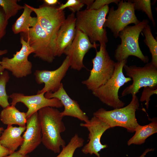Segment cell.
Segmentation results:
<instances>
[{"instance_id": "obj_1", "label": "cell", "mask_w": 157, "mask_h": 157, "mask_svg": "<svg viewBox=\"0 0 157 157\" xmlns=\"http://www.w3.org/2000/svg\"><path fill=\"white\" fill-rule=\"evenodd\" d=\"M42 134V143L48 149L59 153L60 148L66 146L61 134L66 130L63 117L57 108L47 107L38 112Z\"/></svg>"}, {"instance_id": "obj_16", "label": "cell", "mask_w": 157, "mask_h": 157, "mask_svg": "<svg viewBox=\"0 0 157 157\" xmlns=\"http://www.w3.org/2000/svg\"><path fill=\"white\" fill-rule=\"evenodd\" d=\"M25 130L22 136L23 143L17 151L24 155L33 151L42 142L41 129L38 112L27 119Z\"/></svg>"}, {"instance_id": "obj_15", "label": "cell", "mask_w": 157, "mask_h": 157, "mask_svg": "<svg viewBox=\"0 0 157 157\" xmlns=\"http://www.w3.org/2000/svg\"><path fill=\"white\" fill-rule=\"evenodd\" d=\"M44 92L31 95H26L18 92H14L10 96L12 99L11 105L15 106L17 104L21 102L28 108L26 113L27 119L40 109L47 107L56 108L62 107L60 101L55 98L49 99L44 96Z\"/></svg>"}, {"instance_id": "obj_10", "label": "cell", "mask_w": 157, "mask_h": 157, "mask_svg": "<svg viewBox=\"0 0 157 157\" xmlns=\"http://www.w3.org/2000/svg\"><path fill=\"white\" fill-rule=\"evenodd\" d=\"M20 38L22 44L20 50L14 54L11 58L3 57L0 65L4 69L11 72L13 75L17 78L26 76L32 73V64L28 57L34 52L28 42L22 36Z\"/></svg>"}, {"instance_id": "obj_30", "label": "cell", "mask_w": 157, "mask_h": 157, "mask_svg": "<svg viewBox=\"0 0 157 157\" xmlns=\"http://www.w3.org/2000/svg\"><path fill=\"white\" fill-rule=\"evenodd\" d=\"M120 0H96L94 2L89 9L97 10L100 9L106 5L112 3H115L118 5Z\"/></svg>"}, {"instance_id": "obj_14", "label": "cell", "mask_w": 157, "mask_h": 157, "mask_svg": "<svg viewBox=\"0 0 157 157\" xmlns=\"http://www.w3.org/2000/svg\"><path fill=\"white\" fill-rule=\"evenodd\" d=\"M80 125L86 128L89 132L88 142L82 148V152L85 154H94L97 157H101L99 152L108 147L107 145L101 143V138L105 132L110 128V127L94 116L88 122L81 123Z\"/></svg>"}, {"instance_id": "obj_21", "label": "cell", "mask_w": 157, "mask_h": 157, "mask_svg": "<svg viewBox=\"0 0 157 157\" xmlns=\"http://www.w3.org/2000/svg\"><path fill=\"white\" fill-rule=\"evenodd\" d=\"M24 7L23 13L12 25V31L15 34L27 31L34 27L37 22V17L31 16L33 11L28 4H24Z\"/></svg>"}, {"instance_id": "obj_37", "label": "cell", "mask_w": 157, "mask_h": 157, "mask_svg": "<svg viewBox=\"0 0 157 157\" xmlns=\"http://www.w3.org/2000/svg\"><path fill=\"white\" fill-rule=\"evenodd\" d=\"M8 51L7 49L0 50V56L5 54L8 53ZM1 63V61H0V65Z\"/></svg>"}, {"instance_id": "obj_38", "label": "cell", "mask_w": 157, "mask_h": 157, "mask_svg": "<svg viewBox=\"0 0 157 157\" xmlns=\"http://www.w3.org/2000/svg\"><path fill=\"white\" fill-rule=\"evenodd\" d=\"M4 69L3 67L2 66L0 65V74L1 73L4 71Z\"/></svg>"}, {"instance_id": "obj_17", "label": "cell", "mask_w": 157, "mask_h": 157, "mask_svg": "<svg viewBox=\"0 0 157 157\" xmlns=\"http://www.w3.org/2000/svg\"><path fill=\"white\" fill-rule=\"evenodd\" d=\"M44 96L49 99L56 98L60 101L64 107V110L61 112L63 117L70 116L75 117L85 123L89 121L88 117L81 110L78 102L69 96L62 83L57 91L53 93H46Z\"/></svg>"}, {"instance_id": "obj_7", "label": "cell", "mask_w": 157, "mask_h": 157, "mask_svg": "<svg viewBox=\"0 0 157 157\" xmlns=\"http://www.w3.org/2000/svg\"><path fill=\"white\" fill-rule=\"evenodd\" d=\"M21 33V36L33 49L35 57L49 63L53 62L56 57L55 43L42 27L38 20L34 27Z\"/></svg>"}, {"instance_id": "obj_36", "label": "cell", "mask_w": 157, "mask_h": 157, "mask_svg": "<svg viewBox=\"0 0 157 157\" xmlns=\"http://www.w3.org/2000/svg\"><path fill=\"white\" fill-rule=\"evenodd\" d=\"M154 150V149L153 148H148L146 149L142 154L139 156L137 157H145L147 154L148 152L153 151Z\"/></svg>"}, {"instance_id": "obj_31", "label": "cell", "mask_w": 157, "mask_h": 157, "mask_svg": "<svg viewBox=\"0 0 157 157\" xmlns=\"http://www.w3.org/2000/svg\"><path fill=\"white\" fill-rule=\"evenodd\" d=\"M8 23L3 11L0 6V42L5 36L6 32V28Z\"/></svg>"}, {"instance_id": "obj_32", "label": "cell", "mask_w": 157, "mask_h": 157, "mask_svg": "<svg viewBox=\"0 0 157 157\" xmlns=\"http://www.w3.org/2000/svg\"><path fill=\"white\" fill-rule=\"evenodd\" d=\"M10 154V151L4 147L0 143V157H5Z\"/></svg>"}, {"instance_id": "obj_20", "label": "cell", "mask_w": 157, "mask_h": 157, "mask_svg": "<svg viewBox=\"0 0 157 157\" xmlns=\"http://www.w3.org/2000/svg\"><path fill=\"white\" fill-rule=\"evenodd\" d=\"M0 120L3 124L7 126L16 124L19 126L26 127V113L20 112L15 106L9 105L1 111Z\"/></svg>"}, {"instance_id": "obj_3", "label": "cell", "mask_w": 157, "mask_h": 157, "mask_svg": "<svg viewBox=\"0 0 157 157\" xmlns=\"http://www.w3.org/2000/svg\"><path fill=\"white\" fill-rule=\"evenodd\" d=\"M139 106L138 97L136 95H132L131 102L126 106L110 110L101 108L93 113V116L106 123L110 128L121 127L129 132L133 133L140 125L135 115Z\"/></svg>"}, {"instance_id": "obj_25", "label": "cell", "mask_w": 157, "mask_h": 157, "mask_svg": "<svg viewBox=\"0 0 157 157\" xmlns=\"http://www.w3.org/2000/svg\"><path fill=\"white\" fill-rule=\"evenodd\" d=\"M18 0H0V6L2 8L6 19L8 21L15 16L18 11L24 9V6L18 4Z\"/></svg>"}, {"instance_id": "obj_18", "label": "cell", "mask_w": 157, "mask_h": 157, "mask_svg": "<svg viewBox=\"0 0 157 157\" xmlns=\"http://www.w3.org/2000/svg\"><path fill=\"white\" fill-rule=\"evenodd\" d=\"M76 23L75 14L72 13L67 16L61 26L55 41L56 56L60 57L72 43L75 35Z\"/></svg>"}, {"instance_id": "obj_19", "label": "cell", "mask_w": 157, "mask_h": 157, "mask_svg": "<svg viewBox=\"0 0 157 157\" xmlns=\"http://www.w3.org/2000/svg\"><path fill=\"white\" fill-rule=\"evenodd\" d=\"M26 129V127L7 126L0 136V143L11 154L14 152L23 143L24 138L21 135Z\"/></svg>"}, {"instance_id": "obj_33", "label": "cell", "mask_w": 157, "mask_h": 157, "mask_svg": "<svg viewBox=\"0 0 157 157\" xmlns=\"http://www.w3.org/2000/svg\"><path fill=\"white\" fill-rule=\"evenodd\" d=\"M5 157H29V156L27 155H24L20 154L17 151H15Z\"/></svg>"}, {"instance_id": "obj_35", "label": "cell", "mask_w": 157, "mask_h": 157, "mask_svg": "<svg viewBox=\"0 0 157 157\" xmlns=\"http://www.w3.org/2000/svg\"><path fill=\"white\" fill-rule=\"evenodd\" d=\"M82 2L84 5H86L87 6L86 9H89L94 0H81Z\"/></svg>"}, {"instance_id": "obj_11", "label": "cell", "mask_w": 157, "mask_h": 157, "mask_svg": "<svg viewBox=\"0 0 157 157\" xmlns=\"http://www.w3.org/2000/svg\"><path fill=\"white\" fill-rule=\"evenodd\" d=\"M28 5L36 14L41 26L55 44L58 32L66 19L64 11L59 10L58 7L45 3L38 8Z\"/></svg>"}, {"instance_id": "obj_28", "label": "cell", "mask_w": 157, "mask_h": 157, "mask_svg": "<svg viewBox=\"0 0 157 157\" xmlns=\"http://www.w3.org/2000/svg\"><path fill=\"white\" fill-rule=\"evenodd\" d=\"M84 5L81 0H68L64 4H61L58 8L59 10H63L67 8L72 13H74L80 10Z\"/></svg>"}, {"instance_id": "obj_6", "label": "cell", "mask_w": 157, "mask_h": 157, "mask_svg": "<svg viewBox=\"0 0 157 157\" xmlns=\"http://www.w3.org/2000/svg\"><path fill=\"white\" fill-rule=\"evenodd\" d=\"M99 50L96 51L92 59L93 67L90 75L81 83L92 91L104 84L113 75L116 62L110 58L106 49V44H100Z\"/></svg>"}, {"instance_id": "obj_5", "label": "cell", "mask_w": 157, "mask_h": 157, "mask_svg": "<svg viewBox=\"0 0 157 157\" xmlns=\"http://www.w3.org/2000/svg\"><path fill=\"white\" fill-rule=\"evenodd\" d=\"M149 23L147 19H144L138 24L127 26L119 33L121 40L115 50L114 57L118 61L127 60L129 56H134L144 63H148V57L145 56L141 51L138 40L141 32Z\"/></svg>"}, {"instance_id": "obj_34", "label": "cell", "mask_w": 157, "mask_h": 157, "mask_svg": "<svg viewBox=\"0 0 157 157\" xmlns=\"http://www.w3.org/2000/svg\"><path fill=\"white\" fill-rule=\"evenodd\" d=\"M45 4L49 6H54L57 4L58 1V0H44Z\"/></svg>"}, {"instance_id": "obj_8", "label": "cell", "mask_w": 157, "mask_h": 157, "mask_svg": "<svg viewBox=\"0 0 157 157\" xmlns=\"http://www.w3.org/2000/svg\"><path fill=\"white\" fill-rule=\"evenodd\" d=\"M123 68L128 77L132 78L133 82L124 90L122 97L130 94L136 95L142 88H157V67L151 62L142 67L126 64Z\"/></svg>"}, {"instance_id": "obj_27", "label": "cell", "mask_w": 157, "mask_h": 157, "mask_svg": "<svg viewBox=\"0 0 157 157\" xmlns=\"http://www.w3.org/2000/svg\"><path fill=\"white\" fill-rule=\"evenodd\" d=\"M129 1L133 3L135 10H141L146 13L149 20L152 22L154 27L155 22L152 11L151 1L150 0H129Z\"/></svg>"}, {"instance_id": "obj_13", "label": "cell", "mask_w": 157, "mask_h": 157, "mask_svg": "<svg viewBox=\"0 0 157 157\" xmlns=\"http://www.w3.org/2000/svg\"><path fill=\"white\" fill-rule=\"evenodd\" d=\"M70 67L69 59L66 56L61 65L54 70H36L34 75L36 82L38 84H44L43 88L38 90L37 94L53 93L57 91Z\"/></svg>"}, {"instance_id": "obj_22", "label": "cell", "mask_w": 157, "mask_h": 157, "mask_svg": "<svg viewBox=\"0 0 157 157\" xmlns=\"http://www.w3.org/2000/svg\"><path fill=\"white\" fill-rule=\"evenodd\" d=\"M134 135L127 142L128 145L132 144L140 145L144 143L146 140L157 132V121L154 120L149 124L140 125L136 129Z\"/></svg>"}, {"instance_id": "obj_4", "label": "cell", "mask_w": 157, "mask_h": 157, "mask_svg": "<svg viewBox=\"0 0 157 157\" xmlns=\"http://www.w3.org/2000/svg\"><path fill=\"white\" fill-rule=\"evenodd\" d=\"M127 60L116 62L114 73L110 78L104 85L92 91L93 94L102 103L114 109L124 107L125 103L119 99V88L131 78L126 77L123 73L124 66Z\"/></svg>"}, {"instance_id": "obj_23", "label": "cell", "mask_w": 157, "mask_h": 157, "mask_svg": "<svg viewBox=\"0 0 157 157\" xmlns=\"http://www.w3.org/2000/svg\"><path fill=\"white\" fill-rule=\"evenodd\" d=\"M143 32L145 37L144 42L148 46L151 54V63L157 67V41L154 38L152 33L150 26L147 24L143 29Z\"/></svg>"}, {"instance_id": "obj_2", "label": "cell", "mask_w": 157, "mask_h": 157, "mask_svg": "<svg viewBox=\"0 0 157 157\" xmlns=\"http://www.w3.org/2000/svg\"><path fill=\"white\" fill-rule=\"evenodd\" d=\"M109 7L106 5L97 10L86 9L76 13V28L84 33L92 43L106 44L108 40L104 25Z\"/></svg>"}, {"instance_id": "obj_9", "label": "cell", "mask_w": 157, "mask_h": 157, "mask_svg": "<svg viewBox=\"0 0 157 157\" xmlns=\"http://www.w3.org/2000/svg\"><path fill=\"white\" fill-rule=\"evenodd\" d=\"M118 6L116 10L113 7L109 8L104 25V28L110 30L115 38L119 36V33L128 25H136L140 22L136 16L133 3L129 0L126 1L122 0Z\"/></svg>"}, {"instance_id": "obj_12", "label": "cell", "mask_w": 157, "mask_h": 157, "mask_svg": "<svg viewBox=\"0 0 157 157\" xmlns=\"http://www.w3.org/2000/svg\"><path fill=\"white\" fill-rule=\"evenodd\" d=\"M99 45L91 43L86 35L76 29L74 39L71 45L64 50L63 54L68 57L71 68L80 71L85 67L83 60L86 54L91 49H96Z\"/></svg>"}, {"instance_id": "obj_26", "label": "cell", "mask_w": 157, "mask_h": 157, "mask_svg": "<svg viewBox=\"0 0 157 157\" xmlns=\"http://www.w3.org/2000/svg\"><path fill=\"white\" fill-rule=\"evenodd\" d=\"M10 77L8 72L4 71L0 74V106L4 108L10 105L8 101L9 96L7 94L6 86Z\"/></svg>"}, {"instance_id": "obj_24", "label": "cell", "mask_w": 157, "mask_h": 157, "mask_svg": "<svg viewBox=\"0 0 157 157\" xmlns=\"http://www.w3.org/2000/svg\"><path fill=\"white\" fill-rule=\"evenodd\" d=\"M84 142V139L77 134H75L71 139L69 142L56 157H73L75 150L82 147Z\"/></svg>"}, {"instance_id": "obj_29", "label": "cell", "mask_w": 157, "mask_h": 157, "mask_svg": "<svg viewBox=\"0 0 157 157\" xmlns=\"http://www.w3.org/2000/svg\"><path fill=\"white\" fill-rule=\"evenodd\" d=\"M157 88L146 87L144 88L143 90L140 100L141 102L145 101V105L147 109L149 107L150 97L154 94H157Z\"/></svg>"}, {"instance_id": "obj_39", "label": "cell", "mask_w": 157, "mask_h": 157, "mask_svg": "<svg viewBox=\"0 0 157 157\" xmlns=\"http://www.w3.org/2000/svg\"><path fill=\"white\" fill-rule=\"evenodd\" d=\"M4 130V129L3 127H0V135L1 134Z\"/></svg>"}]
</instances>
